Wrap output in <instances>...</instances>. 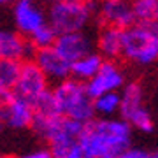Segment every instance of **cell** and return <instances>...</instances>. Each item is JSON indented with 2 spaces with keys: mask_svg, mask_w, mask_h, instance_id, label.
Listing matches in <instances>:
<instances>
[{
  "mask_svg": "<svg viewBox=\"0 0 158 158\" xmlns=\"http://www.w3.org/2000/svg\"><path fill=\"white\" fill-rule=\"evenodd\" d=\"M134 128L123 118H95L79 137L85 158H118L132 148Z\"/></svg>",
  "mask_w": 158,
  "mask_h": 158,
  "instance_id": "cell-1",
  "label": "cell"
},
{
  "mask_svg": "<svg viewBox=\"0 0 158 158\" xmlns=\"http://www.w3.org/2000/svg\"><path fill=\"white\" fill-rule=\"evenodd\" d=\"M98 12L97 0H60L48 7V23L62 34L85 32Z\"/></svg>",
  "mask_w": 158,
  "mask_h": 158,
  "instance_id": "cell-2",
  "label": "cell"
},
{
  "mask_svg": "<svg viewBox=\"0 0 158 158\" xmlns=\"http://www.w3.org/2000/svg\"><path fill=\"white\" fill-rule=\"evenodd\" d=\"M53 95L56 98L62 116L83 125H88L97 118L95 104L86 90V83L69 77L53 86Z\"/></svg>",
  "mask_w": 158,
  "mask_h": 158,
  "instance_id": "cell-3",
  "label": "cell"
},
{
  "mask_svg": "<svg viewBox=\"0 0 158 158\" xmlns=\"http://www.w3.org/2000/svg\"><path fill=\"white\" fill-rule=\"evenodd\" d=\"M123 58L137 67L158 62V23H135L125 30Z\"/></svg>",
  "mask_w": 158,
  "mask_h": 158,
  "instance_id": "cell-4",
  "label": "cell"
},
{
  "mask_svg": "<svg viewBox=\"0 0 158 158\" xmlns=\"http://www.w3.org/2000/svg\"><path fill=\"white\" fill-rule=\"evenodd\" d=\"M119 118L128 121L130 127L141 134H151L155 130V119L144 106V88L139 81H128L121 91Z\"/></svg>",
  "mask_w": 158,
  "mask_h": 158,
  "instance_id": "cell-5",
  "label": "cell"
},
{
  "mask_svg": "<svg viewBox=\"0 0 158 158\" xmlns=\"http://www.w3.org/2000/svg\"><path fill=\"white\" fill-rule=\"evenodd\" d=\"M12 23L25 37L32 35L48 23V11L42 9L37 0H16L12 4Z\"/></svg>",
  "mask_w": 158,
  "mask_h": 158,
  "instance_id": "cell-6",
  "label": "cell"
},
{
  "mask_svg": "<svg viewBox=\"0 0 158 158\" xmlns=\"http://www.w3.org/2000/svg\"><path fill=\"white\" fill-rule=\"evenodd\" d=\"M125 85H127V76H125L123 67L118 63V60H106L98 74L86 83V90L95 100L106 93L121 91Z\"/></svg>",
  "mask_w": 158,
  "mask_h": 158,
  "instance_id": "cell-7",
  "label": "cell"
},
{
  "mask_svg": "<svg viewBox=\"0 0 158 158\" xmlns=\"http://www.w3.org/2000/svg\"><path fill=\"white\" fill-rule=\"evenodd\" d=\"M49 90H51L49 79L46 77V74L39 69V65L34 60L23 62L21 76H19V81H18L14 93L23 97L25 100L35 104L40 97L44 93H48Z\"/></svg>",
  "mask_w": 158,
  "mask_h": 158,
  "instance_id": "cell-8",
  "label": "cell"
},
{
  "mask_svg": "<svg viewBox=\"0 0 158 158\" xmlns=\"http://www.w3.org/2000/svg\"><path fill=\"white\" fill-rule=\"evenodd\" d=\"M97 18L102 27H114L119 30H127L137 23L132 0H98Z\"/></svg>",
  "mask_w": 158,
  "mask_h": 158,
  "instance_id": "cell-9",
  "label": "cell"
},
{
  "mask_svg": "<svg viewBox=\"0 0 158 158\" xmlns=\"http://www.w3.org/2000/svg\"><path fill=\"white\" fill-rule=\"evenodd\" d=\"M39 69L46 74L49 83H62L65 79L72 77V63H69L65 58L53 48H44V49H35L34 58H32Z\"/></svg>",
  "mask_w": 158,
  "mask_h": 158,
  "instance_id": "cell-10",
  "label": "cell"
},
{
  "mask_svg": "<svg viewBox=\"0 0 158 158\" xmlns=\"http://www.w3.org/2000/svg\"><path fill=\"white\" fill-rule=\"evenodd\" d=\"M35 119L34 104L25 100L23 97L12 93L6 98L4 106V123L11 130H28Z\"/></svg>",
  "mask_w": 158,
  "mask_h": 158,
  "instance_id": "cell-11",
  "label": "cell"
},
{
  "mask_svg": "<svg viewBox=\"0 0 158 158\" xmlns=\"http://www.w3.org/2000/svg\"><path fill=\"white\" fill-rule=\"evenodd\" d=\"M55 49L62 55L69 63H74L81 58L88 56L95 49V40L86 32H72V34L58 35Z\"/></svg>",
  "mask_w": 158,
  "mask_h": 158,
  "instance_id": "cell-12",
  "label": "cell"
},
{
  "mask_svg": "<svg viewBox=\"0 0 158 158\" xmlns=\"http://www.w3.org/2000/svg\"><path fill=\"white\" fill-rule=\"evenodd\" d=\"M35 48L28 37L21 35L18 30L0 28V60H16L27 62L32 60Z\"/></svg>",
  "mask_w": 158,
  "mask_h": 158,
  "instance_id": "cell-13",
  "label": "cell"
},
{
  "mask_svg": "<svg viewBox=\"0 0 158 158\" xmlns=\"http://www.w3.org/2000/svg\"><path fill=\"white\" fill-rule=\"evenodd\" d=\"M123 32L114 27H102L97 34L95 49L104 60L123 58Z\"/></svg>",
  "mask_w": 158,
  "mask_h": 158,
  "instance_id": "cell-14",
  "label": "cell"
},
{
  "mask_svg": "<svg viewBox=\"0 0 158 158\" xmlns=\"http://www.w3.org/2000/svg\"><path fill=\"white\" fill-rule=\"evenodd\" d=\"M104 62L106 60L102 58V55L93 51L88 56L81 58V60L72 63V77L77 79V81H83V83H88V81H91L98 74V70L102 69Z\"/></svg>",
  "mask_w": 158,
  "mask_h": 158,
  "instance_id": "cell-15",
  "label": "cell"
},
{
  "mask_svg": "<svg viewBox=\"0 0 158 158\" xmlns=\"http://www.w3.org/2000/svg\"><path fill=\"white\" fill-rule=\"evenodd\" d=\"M23 62L16 60H0V95L9 97L14 93L21 76Z\"/></svg>",
  "mask_w": 158,
  "mask_h": 158,
  "instance_id": "cell-16",
  "label": "cell"
},
{
  "mask_svg": "<svg viewBox=\"0 0 158 158\" xmlns=\"http://www.w3.org/2000/svg\"><path fill=\"white\" fill-rule=\"evenodd\" d=\"M93 104H95L97 118H116L119 116V109H121V93L119 91L106 93L95 98Z\"/></svg>",
  "mask_w": 158,
  "mask_h": 158,
  "instance_id": "cell-17",
  "label": "cell"
},
{
  "mask_svg": "<svg viewBox=\"0 0 158 158\" xmlns=\"http://www.w3.org/2000/svg\"><path fill=\"white\" fill-rule=\"evenodd\" d=\"M53 158H85L77 139H60L48 144Z\"/></svg>",
  "mask_w": 158,
  "mask_h": 158,
  "instance_id": "cell-18",
  "label": "cell"
},
{
  "mask_svg": "<svg viewBox=\"0 0 158 158\" xmlns=\"http://www.w3.org/2000/svg\"><path fill=\"white\" fill-rule=\"evenodd\" d=\"M137 23H158V0H132Z\"/></svg>",
  "mask_w": 158,
  "mask_h": 158,
  "instance_id": "cell-19",
  "label": "cell"
},
{
  "mask_svg": "<svg viewBox=\"0 0 158 158\" xmlns=\"http://www.w3.org/2000/svg\"><path fill=\"white\" fill-rule=\"evenodd\" d=\"M32 46H34L35 49H44V48H53L55 42L58 39V32L53 27H51L49 23H46L44 27H40L37 32H35L32 37H28Z\"/></svg>",
  "mask_w": 158,
  "mask_h": 158,
  "instance_id": "cell-20",
  "label": "cell"
},
{
  "mask_svg": "<svg viewBox=\"0 0 158 158\" xmlns=\"http://www.w3.org/2000/svg\"><path fill=\"white\" fill-rule=\"evenodd\" d=\"M118 158H153V153H149L144 148H135L132 146L130 149H127L125 153H121Z\"/></svg>",
  "mask_w": 158,
  "mask_h": 158,
  "instance_id": "cell-21",
  "label": "cell"
},
{
  "mask_svg": "<svg viewBox=\"0 0 158 158\" xmlns=\"http://www.w3.org/2000/svg\"><path fill=\"white\" fill-rule=\"evenodd\" d=\"M16 158H53V153L48 146H40V148H35L28 153H23Z\"/></svg>",
  "mask_w": 158,
  "mask_h": 158,
  "instance_id": "cell-22",
  "label": "cell"
},
{
  "mask_svg": "<svg viewBox=\"0 0 158 158\" xmlns=\"http://www.w3.org/2000/svg\"><path fill=\"white\" fill-rule=\"evenodd\" d=\"M16 0H0V7H4V6H9V4H14Z\"/></svg>",
  "mask_w": 158,
  "mask_h": 158,
  "instance_id": "cell-23",
  "label": "cell"
},
{
  "mask_svg": "<svg viewBox=\"0 0 158 158\" xmlns=\"http://www.w3.org/2000/svg\"><path fill=\"white\" fill-rule=\"evenodd\" d=\"M4 127H6V123H4V121H0V132L4 130Z\"/></svg>",
  "mask_w": 158,
  "mask_h": 158,
  "instance_id": "cell-24",
  "label": "cell"
},
{
  "mask_svg": "<svg viewBox=\"0 0 158 158\" xmlns=\"http://www.w3.org/2000/svg\"><path fill=\"white\" fill-rule=\"evenodd\" d=\"M48 2H49V4H55V2H60V0H48Z\"/></svg>",
  "mask_w": 158,
  "mask_h": 158,
  "instance_id": "cell-25",
  "label": "cell"
},
{
  "mask_svg": "<svg viewBox=\"0 0 158 158\" xmlns=\"http://www.w3.org/2000/svg\"><path fill=\"white\" fill-rule=\"evenodd\" d=\"M153 158H158V151H156V153H153Z\"/></svg>",
  "mask_w": 158,
  "mask_h": 158,
  "instance_id": "cell-26",
  "label": "cell"
},
{
  "mask_svg": "<svg viewBox=\"0 0 158 158\" xmlns=\"http://www.w3.org/2000/svg\"><path fill=\"white\" fill-rule=\"evenodd\" d=\"M0 158H9V156H6V155H0Z\"/></svg>",
  "mask_w": 158,
  "mask_h": 158,
  "instance_id": "cell-27",
  "label": "cell"
}]
</instances>
